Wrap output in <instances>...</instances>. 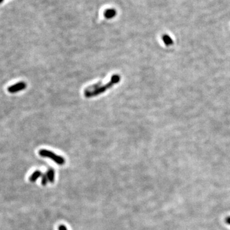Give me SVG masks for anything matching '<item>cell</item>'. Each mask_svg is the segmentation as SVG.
I'll return each instance as SVG.
<instances>
[{
	"label": "cell",
	"instance_id": "6",
	"mask_svg": "<svg viewBox=\"0 0 230 230\" xmlns=\"http://www.w3.org/2000/svg\"><path fill=\"white\" fill-rule=\"evenodd\" d=\"M116 10L114 9H113V8H109V9L106 10L104 13V15L107 19H111L116 15Z\"/></svg>",
	"mask_w": 230,
	"mask_h": 230
},
{
	"label": "cell",
	"instance_id": "9",
	"mask_svg": "<svg viewBox=\"0 0 230 230\" xmlns=\"http://www.w3.org/2000/svg\"><path fill=\"white\" fill-rule=\"evenodd\" d=\"M58 230H68V229H67V227H66L65 225L61 224L58 227Z\"/></svg>",
	"mask_w": 230,
	"mask_h": 230
},
{
	"label": "cell",
	"instance_id": "11",
	"mask_svg": "<svg viewBox=\"0 0 230 230\" xmlns=\"http://www.w3.org/2000/svg\"><path fill=\"white\" fill-rule=\"evenodd\" d=\"M3 1V0H0V4H1Z\"/></svg>",
	"mask_w": 230,
	"mask_h": 230
},
{
	"label": "cell",
	"instance_id": "10",
	"mask_svg": "<svg viewBox=\"0 0 230 230\" xmlns=\"http://www.w3.org/2000/svg\"><path fill=\"white\" fill-rule=\"evenodd\" d=\"M226 222L227 224H230V217H228L226 218Z\"/></svg>",
	"mask_w": 230,
	"mask_h": 230
},
{
	"label": "cell",
	"instance_id": "8",
	"mask_svg": "<svg viewBox=\"0 0 230 230\" xmlns=\"http://www.w3.org/2000/svg\"><path fill=\"white\" fill-rule=\"evenodd\" d=\"M48 178H47V173L46 172V173H44L42 175V180H41V184L42 185H43V186H46V185H47V182H48Z\"/></svg>",
	"mask_w": 230,
	"mask_h": 230
},
{
	"label": "cell",
	"instance_id": "4",
	"mask_svg": "<svg viewBox=\"0 0 230 230\" xmlns=\"http://www.w3.org/2000/svg\"><path fill=\"white\" fill-rule=\"evenodd\" d=\"M42 175H43L42 172L41 171L36 170L35 171L32 173V175L29 176V180L31 182H36L40 177H42Z\"/></svg>",
	"mask_w": 230,
	"mask_h": 230
},
{
	"label": "cell",
	"instance_id": "2",
	"mask_svg": "<svg viewBox=\"0 0 230 230\" xmlns=\"http://www.w3.org/2000/svg\"><path fill=\"white\" fill-rule=\"evenodd\" d=\"M39 155L43 157L49 158L58 165H63L65 162V159L63 157L58 156V155L55 154L54 152L51 151H49V150L45 149L41 150L39 151Z\"/></svg>",
	"mask_w": 230,
	"mask_h": 230
},
{
	"label": "cell",
	"instance_id": "1",
	"mask_svg": "<svg viewBox=\"0 0 230 230\" xmlns=\"http://www.w3.org/2000/svg\"><path fill=\"white\" fill-rule=\"evenodd\" d=\"M120 81V76L118 74L113 75V76L111 78L110 81L106 84V85L104 86H99L96 89L94 90H85V95L87 98H90V97H95L97 95H99L101 94H102L105 91L109 89V88H112L114 85L118 83Z\"/></svg>",
	"mask_w": 230,
	"mask_h": 230
},
{
	"label": "cell",
	"instance_id": "5",
	"mask_svg": "<svg viewBox=\"0 0 230 230\" xmlns=\"http://www.w3.org/2000/svg\"><path fill=\"white\" fill-rule=\"evenodd\" d=\"M47 178L49 180V182L51 183H53L55 181V170L52 168H49L48 171L46 172Z\"/></svg>",
	"mask_w": 230,
	"mask_h": 230
},
{
	"label": "cell",
	"instance_id": "3",
	"mask_svg": "<svg viewBox=\"0 0 230 230\" xmlns=\"http://www.w3.org/2000/svg\"><path fill=\"white\" fill-rule=\"evenodd\" d=\"M26 88V84L24 81H21L17 83L14 85H12L8 88V92L11 93V94H14V93H17L19 91H22L24 90Z\"/></svg>",
	"mask_w": 230,
	"mask_h": 230
},
{
	"label": "cell",
	"instance_id": "7",
	"mask_svg": "<svg viewBox=\"0 0 230 230\" xmlns=\"http://www.w3.org/2000/svg\"><path fill=\"white\" fill-rule=\"evenodd\" d=\"M162 41L167 46H170L172 43V41L170 36L167 35H164L162 36Z\"/></svg>",
	"mask_w": 230,
	"mask_h": 230
}]
</instances>
